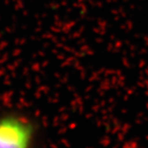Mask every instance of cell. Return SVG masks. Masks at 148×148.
<instances>
[{
  "mask_svg": "<svg viewBox=\"0 0 148 148\" xmlns=\"http://www.w3.org/2000/svg\"><path fill=\"white\" fill-rule=\"evenodd\" d=\"M38 125L30 116L17 112L0 115V148H34Z\"/></svg>",
  "mask_w": 148,
  "mask_h": 148,
  "instance_id": "cell-1",
  "label": "cell"
}]
</instances>
